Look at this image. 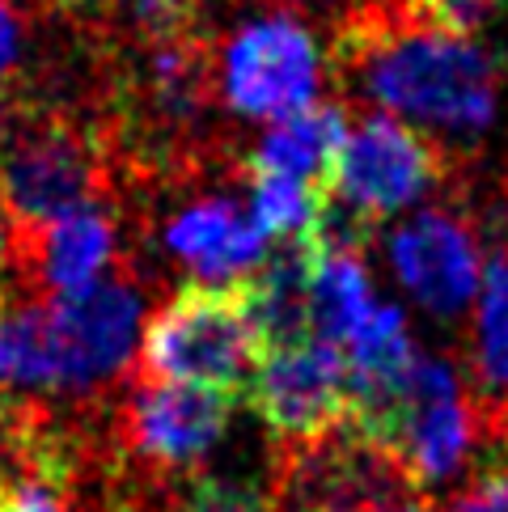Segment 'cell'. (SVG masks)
<instances>
[{
  "mask_svg": "<svg viewBox=\"0 0 508 512\" xmlns=\"http://www.w3.org/2000/svg\"><path fill=\"white\" fill-rule=\"evenodd\" d=\"M335 60L390 115L453 136H483L496 119V60L475 39L445 34L411 13L394 17L381 9H356L339 26Z\"/></svg>",
  "mask_w": 508,
  "mask_h": 512,
  "instance_id": "6da1fadb",
  "label": "cell"
},
{
  "mask_svg": "<svg viewBox=\"0 0 508 512\" xmlns=\"http://www.w3.org/2000/svg\"><path fill=\"white\" fill-rule=\"evenodd\" d=\"M102 187L106 149L98 132L56 106L9 102L0 111V208L9 216V242L98 204Z\"/></svg>",
  "mask_w": 508,
  "mask_h": 512,
  "instance_id": "7a4b0ae2",
  "label": "cell"
},
{
  "mask_svg": "<svg viewBox=\"0 0 508 512\" xmlns=\"http://www.w3.org/2000/svg\"><path fill=\"white\" fill-rule=\"evenodd\" d=\"M259 360L263 343L246 314L242 284H187L144 322L136 373L238 398L250 390Z\"/></svg>",
  "mask_w": 508,
  "mask_h": 512,
  "instance_id": "3957f363",
  "label": "cell"
},
{
  "mask_svg": "<svg viewBox=\"0 0 508 512\" xmlns=\"http://www.w3.org/2000/svg\"><path fill=\"white\" fill-rule=\"evenodd\" d=\"M233 398L195 386L136 377L111 411V470L166 491L170 479L195 474L225 441Z\"/></svg>",
  "mask_w": 508,
  "mask_h": 512,
  "instance_id": "277c9868",
  "label": "cell"
},
{
  "mask_svg": "<svg viewBox=\"0 0 508 512\" xmlns=\"http://www.w3.org/2000/svg\"><path fill=\"white\" fill-rule=\"evenodd\" d=\"M479 428V411L458 369L441 356H420L390 407L356 432L390 457L407 487L424 491L458 479L479 445Z\"/></svg>",
  "mask_w": 508,
  "mask_h": 512,
  "instance_id": "5b68a950",
  "label": "cell"
},
{
  "mask_svg": "<svg viewBox=\"0 0 508 512\" xmlns=\"http://www.w3.org/2000/svg\"><path fill=\"white\" fill-rule=\"evenodd\" d=\"M51 326V364L56 394L64 402H89L119 386L127 364L144 339V292L127 267H115L98 288L72 301L47 305Z\"/></svg>",
  "mask_w": 508,
  "mask_h": 512,
  "instance_id": "8992f818",
  "label": "cell"
},
{
  "mask_svg": "<svg viewBox=\"0 0 508 512\" xmlns=\"http://www.w3.org/2000/svg\"><path fill=\"white\" fill-rule=\"evenodd\" d=\"M445 178V157L420 127L394 115L360 119L331 170V204L377 229Z\"/></svg>",
  "mask_w": 508,
  "mask_h": 512,
  "instance_id": "52a82bcc",
  "label": "cell"
},
{
  "mask_svg": "<svg viewBox=\"0 0 508 512\" xmlns=\"http://www.w3.org/2000/svg\"><path fill=\"white\" fill-rule=\"evenodd\" d=\"M322 60L310 26L301 17L271 13L242 26L225 43L221 94L246 119H293L318 106Z\"/></svg>",
  "mask_w": 508,
  "mask_h": 512,
  "instance_id": "ba28073f",
  "label": "cell"
},
{
  "mask_svg": "<svg viewBox=\"0 0 508 512\" xmlns=\"http://www.w3.org/2000/svg\"><path fill=\"white\" fill-rule=\"evenodd\" d=\"M246 398L280 445L318 441L348 424V356L318 339L271 347Z\"/></svg>",
  "mask_w": 508,
  "mask_h": 512,
  "instance_id": "9c48e42d",
  "label": "cell"
},
{
  "mask_svg": "<svg viewBox=\"0 0 508 512\" xmlns=\"http://www.w3.org/2000/svg\"><path fill=\"white\" fill-rule=\"evenodd\" d=\"M394 276L432 318H458L483 288L479 242L462 216L428 208L398 225L390 237Z\"/></svg>",
  "mask_w": 508,
  "mask_h": 512,
  "instance_id": "30bf717a",
  "label": "cell"
},
{
  "mask_svg": "<svg viewBox=\"0 0 508 512\" xmlns=\"http://www.w3.org/2000/svg\"><path fill=\"white\" fill-rule=\"evenodd\" d=\"M161 242H166L174 263L191 271L195 284H212V280L242 284L271 254V242L254 225L250 208L242 212L233 199L221 195L178 208L166 221V229H161Z\"/></svg>",
  "mask_w": 508,
  "mask_h": 512,
  "instance_id": "8fae6325",
  "label": "cell"
},
{
  "mask_svg": "<svg viewBox=\"0 0 508 512\" xmlns=\"http://www.w3.org/2000/svg\"><path fill=\"white\" fill-rule=\"evenodd\" d=\"M348 132L352 127L343 106H310V111L267 127V136L254 144L250 170L297 178V182H310V187L331 191V170Z\"/></svg>",
  "mask_w": 508,
  "mask_h": 512,
  "instance_id": "7c38bea8",
  "label": "cell"
},
{
  "mask_svg": "<svg viewBox=\"0 0 508 512\" xmlns=\"http://www.w3.org/2000/svg\"><path fill=\"white\" fill-rule=\"evenodd\" d=\"M373 309L377 297L360 250H322L310 288V335L318 343L348 347Z\"/></svg>",
  "mask_w": 508,
  "mask_h": 512,
  "instance_id": "4fadbf2b",
  "label": "cell"
},
{
  "mask_svg": "<svg viewBox=\"0 0 508 512\" xmlns=\"http://www.w3.org/2000/svg\"><path fill=\"white\" fill-rule=\"evenodd\" d=\"M326 199H331V191L310 187V182L250 170V216H254V225L263 229V237L271 246L318 242Z\"/></svg>",
  "mask_w": 508,
  "mask_h": 512,
  "instance_id": "5bb4252c",
  "label": "cell"
},
{
  "mask_svg": "<svg viewBox=\"0 0 508 512\" xmlns=\"http://www.w3.org/2000/svg\"><path fill=\"white\" fill-rule=\"evenodd\" d=\"M470 373H475L487 402H508V254H492L483 271Z\"/></svg>",
  "mask_w": 508,
  "mask_h": 512,
  "instance_id": "9a60e30c",
  "label": "cell"
},
{
  "mask_svg": "<svg viewBox=\"0 0 508 512\" xmlns=\"http://www.w3.org/2000/svg\"><path fill=\"white\" fill-rule=\"evenodd\" d=\"M0 512H81L77 487L43 470L0 474Z\"/></svg>",
  "mask_w": 508,
  "mask_h": 512,
  "instance_id": "2e32d148",
  "label": "cell"
},
{
  "mask_svg": "<svg viewBox=\"0 0 508 512\" xmlns=\"http://www.w3.org/2000/svg\"><path fill=\"white\" fill-rule=\"evenodd\" d=\"M174 512H276V504H271V496L259 487L204 474V479H195V487L187 491V500L174 504Z\"/></svg>",
  "mask_w": 508,
  "mask_h": 512,
  "instance_id": "e0dca14e",
  "label": "cell"
},
{
  "mask_svg": "<svg viewBox=\"0 0 508 512\" xmlns=\"http://www.w3.org/2000/svg\"><path fill=\"white\" fill-rule=\"evenodd\" d=\"M504 0H411V17L437 26L458 39H475V30H483L500 13Z\"/></svg>",
  "mask_w": 508,
  "mask_h": 512,
  "instance_id": "ac0fdd59",
  "label": "cell"
},
{
  "mask_svg": "<svg viewBox=\"0 0 508 512\" xmlns=\"http://www.w3.org/2000/svg\"><path fill=\"white\" fill-rule=\"evenodd\" d=\"M445 512H508V474L483 470L458 500H449Z\"/></svg>",
  "mask_w": 508,
  "mask_h": 512,
  "instance_id": "d6986e66",
  "label": "cell"
},
{
  "mask_svg": "<svg viewBox=\"0 0 508 512\" xmlns=\"http://www.w3.org/2000/svg\"><path fill=\"white\" fill-rule=\"evenodd\" d=\"M17 64H22V17L9 0H0V102L17 81Z\"/></svg>",
  "mask_w": 508,
  "mask_h": 512,
  "instance_id": "ffe728a7",
  "label": "cell"
},
{
  "mask_svg": "<svg viewBox=\"0 0 508 512\" xmlns=\"http://www.w3.org/2000/svg\"><path fill=\"white\" fill-rule=\"evenodd\" d=\"M47 5H56V9H85V5H94V0H47Z\"/></svg>",
  "mask_w": 508,
  "mask_h": 512,
  "instance_id": "44dd1931",
  "label": "cell"
},
{
  "mask_svg": "<svg viewBox=\"0 0 508 512\" xmlns=\"http://www.w3.org/2000/svg\"><path fill=\"white\" fill-rule=\"evenodd\" d=\"M0 259H9V237H5V216H0Z\"/></svg>",
  "mask_w": 508,
  "mask_h": 512,
  "instance_id": "7402d4cb",
  "label": "cell"
},
{
  "mask_svg": "<svg viewBox=\"0 0 508 512\" xmlns=\"http://www.w3.org/2000/svg\"><path fill=\"white\" fill-rule=\"evenodd\" d=\"M0 309H5V305H0Z\"/></svg>",
  "mask_w": 508,
  "mask_h": 512,
  "instance_id": "603a6c76",
  "label": "cell"
},
{
  "mask_svg": "<svg viewBox=\"0 0 508 512\" xmlns=\"http://www.w3.org/2000/svg\"><path fill=\"white\" fill-rule=\"evenodd\" d=\"M407 5H411V0H407Z\"/></svg>",
  "mask_w": 508,
  "mask_h": 512,
  "instance_id": "cb8c5ba5",
  "label": "cell"
}]
</instances>
